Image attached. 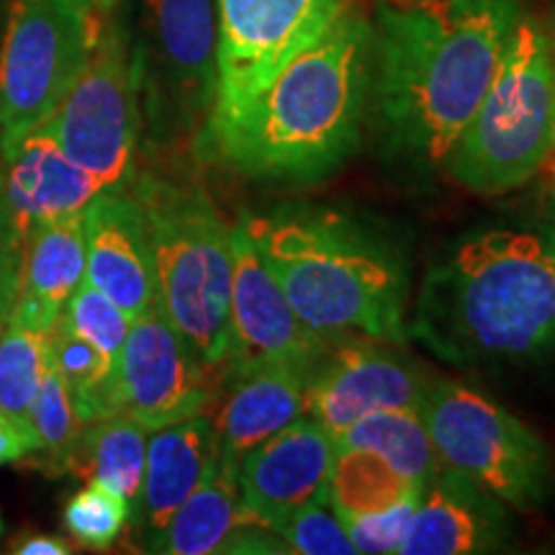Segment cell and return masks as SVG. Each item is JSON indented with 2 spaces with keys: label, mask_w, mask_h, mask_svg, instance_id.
<instances>
[{
  "label": "cell",
  "mask_w": 555,
  "mask_h": 555,
  "mask_svg": "<svg viewBox=\"0 0 555 555\" xmlns=\"http://www.w3.org/2000/svg\"><path fill=\"white\" fill-rule=\"evenodd\" d=\"M131 519V506L116 491L101 483H90L69 499L62 522L67 532L78 540L80 545L93 547V551H106L121 538Z\"/></svg>",
  "instance_id": "cell-29"
},
{
  "label": "cell",
  "mask_w": 555,
  "mask_h": 555,
  "mask_svg": "<svg viewBox=\"0 0 555 555\" xmlns=\"http://www.w3.org/2000/svg\"><path fill=\"white\" fill-rule=\"evenodd\" d=\"M139 93L159 131L201 139L217 101V0H139Z\"/></svg>",
  "instance_id": "cell-11"
},
{
  "label": "cell",
  "mask_w": 555,
  "mask_h": 555,
  "mask_svg": "<svg viewBox=\"0 0 555 555\" xmlns=\"http://www.w3.org/2000/svg\"><path fill=\"white\" fill-rule=\"evenodd\" d=\"M551 47H553V54H555V24H553V37H551Z\"/></svg>",
  "instance_id": "cell-38"
},
{
  "label": "cell",
  "mask_w": 555,
  "mask_h": 555,
  "mask_svg": "<svg viewBox=\"0 0 555 555\" xmlns=\"http://www.w3.org/2000/svg\"><path fill=\"white\" fill-rule=\"evenodd\" d=\"M249 517L240 502L237 470L219 461V468L178 506L170 522L152 535L147 551L168 555L229 553Z\"/></svg>",
  "instance_id": "cell-22"
},
{
  "label": "cell",
  "mask_w": 555,
  "mask_h": 555,
  "mask_svg": "<svg viewBox=\"0 0 555 555\" xmlns=\"http://www.w3.org/2000/svg\"><path fill=\"white\" fill-rule=\"evenodd\" d=\"M555 147V54L535 18L519 13L491 86L448 152V176L478 196L515 191Z\"/></svg>",
  "instance_id": "cell-6"
},
{
  "label": "cell",
  "mask_w": 555,
  "mask_h": 555,
  "mask_svg": "<svg viewBox=\"0 0 555 555\" xmlns=\"http://www.w3.org/2000/svg\"><path fill=\"white\" fill-rule=\"evenodd\" d=\"M422 489L399 474L386 457L365 448H339L332 463L327 499L343 519L373 515L420 496Z\"/></svg>",
  "instance_id": "cell-25"
},
{
  "label": "cell",
  "mask_w": 555,
  "mask_h": 555,
  "mask_svg": "<svg viewBox=\"0 0 555 555\" xmlns=\"http://www.w3.org/2000/svg\"><path fill=\"white\" fill-rule=\"evenodd\" d=\"M371 93L373 26L345 9L201 152L253 180L314 183L356 152Z\"/></svg>",
  "instance_id": "cell-2"
},
{
  "label": "cell",
  "mask_w": 555,
  "mask_h": 555,
  "mask_svg": "<svg viewBox=\"0 0 555 555\" xmlns=\"http://www.w3.org/2000/svg\"><path fill=\"white\" fill-rule=\"evenodd\" d=\"M397 3H414V0H397Z\"/></svg>",
  "instance_id": "cell-39"
},
{
  "label": "cell",
  "mask_w": 555,
  "mask_h": 555,
  "mask_svg": "<svg viewBox=\"0 0 555 555\" xmlns=\"http://www.w3.org/2000/svg\"><path fill=\"white\" fill-rule=\"evenodd\" d=\"M311 371L307 365L260 363L221 373L211 420L224 466L237 470L249 450L304 416Z\"/></svg>",
  "instance_id": "cell-17"
},
{
  "label": "cell",
  "mask_w": 555,
  "mask_h": 555,
  "mask_svg": "<svg viewBox=\"0 0 555 555\" xmlns=\"http://www.w3.org/2000/svg\"><path fill=\"white\" fill-rule=\"evenodd\" d=\"M270 530L281 535L288 551L304 555H352L350 535H347L345 519L332 509L330 499L309 502L291 512L275 522Z\"/></svg>",
  "instance_id": "cell-31"
},
{
  "label": "cell",
  "mask_w": 555,
  "mask_h": 555,
  "mask_svg": "<svg viewBox=\"0 0 555 555\" xmlns=\"http://www.w3.org/2000/svg\"><path fill=\"white\" fill-rule=\"evenodd\" d=\"M335 446L337 450H373L420 489H425L440 468L422 409H384V412L365 414L356 425L335 435Z\"/></svg>",
  "instance_id": "cell-24"
},
{
  "label": "cell",
  "mask_w": 555,
  "mask_h": 555,
  "mask_svg": "<svg viewBox=\"0 0 555 555\" xmlns=\"http://www.w3.org/2000/svg\"><path fill=\"white\" fill-rule=\"evenodd\" d=\"M0 217L21 240L47 221L86 211L103 191L101 183L73 163L47 129L37 127L3 157Z\"/></svg>",
  "instance_id": "cell-18"
},
{
  "label": "cell",
  "mask_w": 555,
  "mask_h": 555,
  "mask_svg": "<svg viewBox=\"0 0 555 555\" xmlns=\"http://www.w3.org/2000/svg\"><path fill=\"white\" fill-rule=\"evenodd\" d=\"M11 553L16 555H67L73 553L69 540L57 535H44V532H29V535L13 538Z\"/></svg>",
  "instance_id": "cell-35"
},
{
  "label": "cell",
  "mask_w": 555,
  "mask_h": 555,
  "mask_svg": "<svg viewBox=\"0 0 555 555\" xmlns=\"http://www.w3.org/2000/svg\"><path fill=\"white\" fill-rule=\"evenodd\" d=\"M491 491L446 466L422 489L399 553L470 555L491 553L509 540V517Z\"/></svg>",
  "instance_id": "cell-19"
},
{
  "label": "cell",
  "mask_w": 555,
  "mask_h": 555,
  "mask_svg": "<svg viewBox=\"0 0 555 555\" xmlns=\"http://www.w3.org/2000/svg\"><path fill=\"white\" fill-rule=\"evenodd\" d=\"M429 380L409 360L371 337H339L309 376L304 416L335 437L365 414L422 409Z\"/></svg>",
  "instance_id": "cell-14"
},
{
  "label": "cell",
  "mask_w": 555,
  "mask_h": 555,
  "mask_svg": "<svg viewBox=\"0 0 555 555\" xmlns=\"http://www.w3.org/2000/svg\"><path fill=\"white\" fill-rule=\"evenodd\" d=\"M345 9V0H217V101L198 150L237 124Z\"/></svg>",
  "instance_id": "cell-10"
},
{
  "label": "cell",
  "mask_w": 555,
  "mask_h": 555,
  "mask_svg": "<svg viewBox=\"0 0 555 555\" xmlns=\"http://www.w3.org/2000/svg\"><path fill=\"white\" fill-rule=\"evenodd\" d=\"M80 429L82 420L75 412L65 380L50 360V367L41 376L29 409V433L34 440L29 455L31 463L44 468L47 474L67 470L69 453H73Z\"/></svg>",
  "instance_id": "cell-28"
},
{
  "label": "cell",
  "mask_w": 555,
  "mask_h": 555,
  "mask_svg": "<svg viewBox=\"0 0 555 555\" xmlns=\"http://www.w3.org/2000/svg\"><path fill=\"white\" fill-rule=\"evenodd\" d=\"M219 461L217 427L208 414L152 429L142 491L131 512L144 543L170 522L178 506L219 468Z\"/></svg>",
  "instance_id": "cell-20"
},
{
  "label": "cell",
  "mask_w": 555,
  "mask_h": 555,
  "mask_svg": "<svg viewBox=\"0 0 555 555\" xmlns=\"http://www.w3.org/2000/svg\"><path fill=\"white\" fill-rule=\"evenodd\" d=\"M242 227L288 304L317 335L404 343L406 275L371 240L332 217L270 214Z\"/></svg>",
  "instance_id": "cell-4"
},
{
  "label": "cell",
  "mask_w": 555,
  "mask_h": 555,
  "mask_svg": "<svg viewBox=\"0 0 555 555\" xmlns=\"http://www.w3.org/2000/svg\"><path fill=\"white\" fill-rule=\"evenodd\" d=\"M82 278H86L82 214L31 229L21 242L16 301L9 322L50 335Z\"/></svg>",
  "instance_id": "cell-21"
},
{
  "label": "cell",
  "mask_w": 555,
  "mask_h": 555,
  "mask_svg": "<svg viewBox=\"0 0 555 555\" xmlns=\"http://www.w3.org/2000/svg\"><path fill=\"white\" fill-rule=\"evenodd\" d=\"M62 319H65L67 327L75 335L88 339L90 345L99 347L111 363L119 365L124 339H127L131 327V317L114 298H108L103 291L82 278L80 286L69 296Z\"/></svg>",
  "instance_id": "cell-30"
},
{
  "label": "cell",
  "mask_w": 555,
  "mask_h": 555,
  "mask_svg": "<svg viewBox=\"0 0 555 555\" xmlns=\"http://www.w3.org/2000/svg\"><path fill=\"white\" fill-rule=\"evenodd\" d=\"M147 435L150 429L124 412L86 422L69 453L67 470L116 491L134 512L147 461Z\"/></svg>",
  "instance_id": "cell-23"
},
{
  "label": "cell",
  "mask_w": 555,
  "mask_h": 555,
  "mask_svg": "<svg viewBox=\"0 0 555 555\" xmlns=\"http://www.w3.org/2000/svg\"><path fill=\"white\" fill-rule=\"evenodd\" d=\"M412 335L455 365L530 358L555 343V242L494 229L429 270Z\"/></svg>",
  "instance_id": "cell-3"
},
{
  "label": "cell",
  "mask_w": 555,
  "mask_h": 555,
  "mask_svg": "<svg viewBox=\"0 0 555 555\" xmlns=\"http://www.w3.org/2000/svg\"><path fill=\"white\" fill-rule=\"evenodd\" d=\"M416 502H420V496L388 506L384 512L345 519L347 535H350L352 545H356V553H399L406 540L409 525H412Z\"/></svg>",
  "instance_id": "cell-32"
},
{
  "label": "cell",
  "mask_w": 555,
  "mask_h": 555,
  "mask_svg": "<svg viewBox=\"0 0 555 555\" xmlns=\"http://www.w3.org/2000/svg\"><path fill=\"white\" fill-rule=\"evenodd\" d=\"M21 240L13 232L9 221L0 217V335L9 327L13 314V301H16L18 286V266H21Z\"/></svg>",
  "instance_id": "cell-33"
},
{
  "label": "cell",
  "mask_w": 555,
  "mask_h": 555,
  "mask_svg": "<svg viewBox=\"0 0 555 555\" xmlns=\"http://www.w3.org/2000/svg\"><path fill=\"white\" fill-rule=\"evenodd\" d=\"M543 170H547V172H551V178H553V185H555V147H553V152H551V157H547V159H545Z\"/></svg>",
  "instance_id": "cell-37"
},
{
  "label": "cell",
  "mask_w": 555,
  "mask_h": 555,
  "mask_svg": "<svg viewBox=\"0 0 555 555\" xmlns=\"http://www.w3.org/2000/svg\"><path fill=\"white\" fill-rule=\"evenodd\" d=\"M31 437L21 429L9 414L0 412V466L26 461L31 455Z\"/></svg>",
  "instance_id": "cell-34"
},
{
  "label": "cell",
  "mask_w": 555,
  "mask_h": 555,
  "mask_svg": "<svg viewBox=\"0 0 555 555\" xmlns=\"http://www.w3.org/2000/svg\"><path fill=\"white\" fill-rule=\"evenodd\" d=\"M131 193L147 221L157 307L219 380L229 352L232 227L196 185L142 176Z\"/></svg>",
  "instance_id": "cell-5"
},
{
  "label": "cell",
  "mask_w": 555,
  "mask_h": 555,
  "mask_svg": "<svg viewBox=\"0 0 555 555\" xmlns=\"http://www.w3.org/2000/svg\"><path fill=\"white\" fill-rule=\"evenodd\" d=\"M82 232L86 281L114 298L131 319L155 307L147 221L134 193L127 185L101 191L82 211Z\"/></svg>",
  "instance_id": "cell-16"
},
{
  "label": "cell",
  "mask_w": 555,
  "mask_h": 555,
  "mask_svg": "<svg viewBox=\"0 0 555 555\" xmlns=\"http://www.w3.org/2000/svg\"><path fill=\"white\" fill-rule=\"evenodd\" d=\"M337 446L322 425L298 416L237 466L240 502L249 522L273 527L298 506L327 499V483Z\"/></svg>",
  "instance_id": "cell-15"
},
{
  "label": "cell",
  "mask_w": 555,
  "mask_h": 555,
  "mask_svg": "<svg viewBox=\"0 0 555 555\" xmlns=\"http://www.w3.org/2000/svg\"><path fill=\"white\" fill-rule=\"evenodd\" d=\"M517 16V0H414L378 11L373 95L393 147L446 163L491 86Z\"/></svg>",
  "instance_id": "cell-1"
},
{
  "label": "cell",
  "mask_w": 555,
  "mask_h": 555,
  "mask_svg": "<svg viewBox=\"0 0 555 555\" xmlns=\"http://www.w3.org/2000/svg\"><path fill=\"white\" fill-rule=\"evenodd\" d=\"M47 367L50 335L9 322L0 335V412L9 414L29 437V409Z\"/></svg>",
  "instance_id": "cell-27"
},
{
  "label": "cell",
  "mask_w": 555,
  "mask_h": 555,
  "mask_svg": "<svg viewBox=\"0 0 555 555\" xmlns=\"http://www.w3.org/2000/svg\"><path fill=\"white\" fill-rule=\"evenodd\" d=\"M330 345L298 319L242 221L232 227L229 352L221 373L260 363L314 367Z\"/></svg>",
  "instance_id": "cell-13"
},
{
  "label": "cell",
  "mask_w": 555,
  "mask_h": 555,
  "mask_svg": "<svg viewBox=\"0 0 555 555\" xmlns=\"http://www.w3.org/2000/svg\"><path fill=\"white\" fill-rule=\"evenodd\" d=\"M0 530H3V525H0Z\"/></svg>",
  "instance_id": "cell-40"
},
{
  "label": "cell",
  "mask_w": 555,
  "mask_h": 555,
  "mask_svg": "<svg viewBox=\"0 0 555 555\" xmlns=\"http://www.w3.org/2000/svg\"><path fill=\"white\" fill-rule=\"evenodd\" d=\"M217 386L157 304L131 319L116 365V412L152 433L211 412Z\"/></svg>",
  "instance_id": "cell-12"
},
{
  "label": "cell",
  "mask_w": 555,
  "mask_h": 555,
  "mask_svg": "<svg viewBox=\"0 0 555 555\" xmlns=\"http://www.w3.org/2000/svg\"><path fill=\"white\" fill-rule=\"evenodd\" d=\"M39 127L103 191L127 185L142 127V93L137 50L114 16L99 26L80 75Z\"/></svg>",
  "instance_id": "cell-9"
},
{
  "label": "cell",
  "mask_w": 555,
  "mask_h": 555,
  "mask_svg": "<svg viewBox=\"0 0 555 555\" xmlns=\"http://www.w3.org/2000/svg\"><path fill=\"white\" fill-rule=\"evenodd\" d=\"M106 18L80 9L75 0H5L0 155H11L21 139L50 119L80 75L90 41Z\"/></svg>",
  "instance_id": "cell-8"
},
{
  "label": "cell",
  "mask_w": 555,
  "mask_h": 555,
  "mask_svg": "<svg viewBox=\"0 0 555 555\" xmlns=\"http://www.w3.org/2000/svg\"><path fill=\"white\" fill-rule=\"evenodd\" d=\"M50 360L65 380L82 425L116 414V363L75 335L62 317L50 332Z\"/></svg>",
  "instance_id": "cell-26"
},
{
  "label": "cell",
  "mask_w": 555,
  "mask_h": 555,
  "mask_svg": "<svg viewBox=\"0 0 555 555\" xmlns=\"http://www.w3.org/2000/svg\"><path fill=\"white\" fill-rule=\"evenodd\" d=\"M422 416L440 466L517 509H538L553 496L545 442L496 401L461 384H429Z\"/></svg>",
  "instance_id": "cell-7"
},
{
  "label": "cell",
  "mask_w": 555,
  "mask_h": 555,
  "mask_svg": "<svg viewBox=\"0 0 555 555\" xmlns=\"http://www.w3.org/2000/svg\"><path fill=\"white\" fill-rule=\"evenodd\" d=\"M75 3L88 13H93V16H111L116 5H119V0H75Z\"/></svg>",
  "instance_id": "cell-36"
}]
</instances>
